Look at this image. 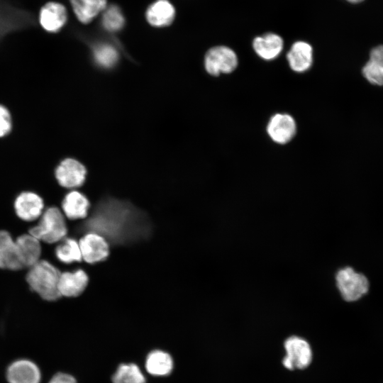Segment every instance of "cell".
<instances>
[{
	"label": "cell",
	"mask_w": 383,
	"mask_h": 383,
	"mask_svg": "<svg viewBox=\"0 0 383 383\" xmlns=\"http://www.w3.org/2000/svg\"><path fill=\"white\" fill-rule=\"evenodd\" d=\"M77 232L98 234L111 245H129L147 240L152 226L148 214L131 202L105 197L94 204Z\"/></svg>",
	"instance_id": "1"
},
{
	"label": "cell",
	"mask_w": 383,
	"mask_h": 383,
	"mask_svg": "<svg viewBox=\"0 0 383 383\" xmlns=\"http://www.w3.org/2000/svg\"><path fill=\"white\" fill-rule=\"evenodd\" d=\"M60 272L46 260H39L29 267L26 281L43 299L52 301L61 297L58 290Z\"/></svg>",
	"instance_id": "2"
},
{
	"label": "cell",
	"mask_w": 383,
	"mask_h": 383,
	"mask_svg": "<svg viewBox=\"0 0 383 383\" xmlns=\"http://www.w3.org/2000/svg\"><path fill=\"white\" fill-rule=\"evenodd\" d=\"M29 234L38 240L54 243L62 240L67 233L65 217L57 207H50L42 214L38 225L29 229Z\"/></svg>",
	"instance_id": "3"
},
{
	"label": "cell",
	"mask_w": 383,
	"mask_h": 383,
	"mask_svg": "<svg viewBox=\"0 0 383 383\" xmlns=\"http://www.w3.org/2000/svg\"><path fill=\"white\" fill-rule=\"evenodd\" d=\"M335 280L342 297L347 301L358 300L369 289L367 277L350 267L339 270L336 273Z\"/></svg>",
	"instance_id": "4"
},
{
	"label": "cell",
	"mask_w": 383,
	"mask_h": 383,
	"mask_svg": "<svg viewBox=\"0 0 383 383\" xmlns=\"http://www.w3.org/2000/svg\"><path fill=\"white\" fill-rule=\"evenodd\" d=\"M238 60L235 52L224 45L213 47L205 55L204 65L207 72L213 76L228 74L238 66Z\"/></svg>",
	"instance_id": "5"
},
{
	"label": "cell",
	"mask_w": 383,
	"mask_h": 383,
	"mask_svg": "<svg viewBox=\"0 0 383 383\" xmlns=\"http://www.w3.org/2000/svg\"><path fill=\"white\" fill-rule=\"evenodd\" d=\"M286 355L283 365L288 370H302L312 360V350L309 343L302 338L291 336L284 342Z\"/></svg>",
	"instance_id": "6"
},
{
	"label": "cell",
	"mask_w": 383,
	"mask_h": 383,
	"mask_svg": "<svg viewBox=\"0 0 383 383\" xmlns=\"http://www.w3.org/2000/svg\"><path fill=\"white\" fill-rule=\"evenodd\" d=\"M31 13L0 0V38L11 30L33 24Z\"/></svg>",
	"instance_id": "7"
},
{
	"label": "cell",
	"mask_w": 383,
	"mask_h": 383,
	"mask_svg": "<svg viewBox=\"0 0 383 383\" xmlns=\"http://www.w3.org/2000/svg\"><path fill=\"white\" fill-rule=\"evenodd\" d=\"M85 167L73 158L62 160L55 170L58 184L65 188H76L82 186L86 179Z\"/></svg>",
	"instance_id": "8"
},
{
	"label": "cell",
	"mask_w": 383,
	"mask_h": 383,
	"mask_svg": "<svg viewBox=\"0 0 383 383\" xmlns=\"http://www.w3.org/2000/svg\"><path fill=\"white\" fill-rule=\"evenodd\" d=\"M82 259L89 264L105 260L109 255L108 242L101 235L86 233L79 241Z\"/></svg>",
	"instance_id": "9"
},
{
	"label": "cell",
	"mask_w": 383,
	"mask_h": 383,
	"mask_svg": "<svg viewBox=\"0 0 383 383\" xmlns=\"http://www.w3.org/2000/svg\"><path fill=\"white\" fill-rule=\"evenodd\" d=\"M6 377L8 383H40L39 367L28 359H18L7 367Z\"/></svg>",
	"instance_id": "10"
},
{
	"label": "cell",
	"mask_w": 383,
	"mask_h": 383,
	"mask_svg": "<svg viewBox=\"0 0 383 383\" xmlns=\"http://www.w3.org/2000/svg\"><path fill=\"white\" fill-rule=\"evenodd\" d=\"M296 125L292 116L287 113H277L271 117L267 132L276 143L284 145L289 143L295 135Z\"/></svg>",
	"instance_id": "11"
},
{
	"label": "cell",
	"mask_w": 383,
	"mask_h": 383,
	"mask_svg": "<svg viewBox=\"0 0 383 383\" xmlns=\"http://www.w3.org/2000/svg\"><path fill=\"white\" fill-rule=\"evenodd\" d=\"M67 19L66 8L62 4L54 1L43 5L38 16L40 26L49 33L59 31L65 24Z\"/></svg>",
	"instance_id": "12"
},
{
	"label": "cell",
	"mask_w": 383,
	"mask_h": 383,
	"mask_svg": "<svg viewBox=\"0 0 383 383\" xmlns=\"http://www.w3.org/2000/svg\"><path fill=\"white\" fill-rule=\"evenodd\" d=\"M43 208L44 204L42 198L32 192L21 193L14 201V209L16 215L26 221H32L40 217Z\"/></svg>",
	"instance_id": "13"
},
{
	"label": "cell",
	"mask_w": 383,
	"mask_h": 383,
	"mask_svg": "<svg viewBox=\"0 0 383 383\" xmlns=\"http://www.w3.org/2000/svg\"><path fill=\"white\" fill-rule=\"evenodd\" d=\"M0 268L10 270L25 268L16 241L6 231H0Z\"/></svg>",
	"instance_id": "14"
},
{
	"label": "cell",
	"mask_w": 383,
	"mask_h": 383,
	"mask_svg": "<svg viewBox=\"0 0 383 383\" xmlns=\"http://www.w3.org/2000/svg\"><path fill=\"white\" fill-rule=\"evenodd\" d=\"M89 282L87 273L82 269L74 272L61 273L58 282V290L62 296L76 297L86 289Z\"/></svg>",
	"instance_id": "15"
},
{
	"label": "cell",
	"mask_w": 383,
	"mask_h": 383,
	"mask_svg": "<svg viewBox=\"0 0 383 383\" xmlns=\"http://www.w3.org/2000/svg\"><path fill=\"white\" fill-rule=\"evenodd\" d=\"M287 60L294 72H304L309 70L313 63L312 46L301 40L294 43L287 54Z\"/></svg>",
	"instance_id": "16"
},
{
	"label": "cell",
	"mask_w": 383,
	"mask_h": 383,
	"mask_svg": "<svg viewBox=\"0 0 383 383\" xmlns=\"http://www.w3.org/2000/svg\"><path fill=\"white\" fill-rule=\"evenodd\" d=\"M283 47V39L274 33H267L257 36L252 41L254 51L260 57L265 60L277 58L282 52Z\"/></svg>",
	"instance_id": "17"
},
{
	"label": "cell",
	"mask_w": 383,
	"mask_h": 383,
	"mask_svg": "<svg viewBox=\"0 0 383 383\" xmlns=\"http://www.w3.org/2000/svg\"><path fill=\"white\" fill-rule=\"evenodd\" d=\"M362 73L370 84L383 87V45L373 48L369 59L362 69Z\"/></svg>",
	"instance_id": "18"
},
{
	"label": "cell",
	"mask_w": 383,
	"mask_h": 383,
	"mask_svg": "<svg viewBox=\"0 0 383 383\" xmlns=\"http://www.w3.org/2000/svg\"><path fill=\"white\" fill-rule=\"evenodd\" d=\"M62 207L68 218L71 220L81 219L87 216L90 203L81 192L71 191L63 199Z\"/></svg>",
	"instance_id": "19"
},
{
	"label": "cell",
	"mask_w": 383,
	"mask_h": 383,
	"mask_svg": "<svg viewBox=\"0 0 383 383\" xmlns=\"http://www.w3.org/2000/svg\"><path fill=\"white\" fill-rule=\"evenodd\" d=\"M175 10L167 0H157L147 10L146 18L153 26L162 27L170 25L174 18Z\"/></svg>",
	"instance_id": "20"
},
{
	"label": "cell",
	"mask_w": 383,
	"mask_h": 383,
	"mask_svg": "<svg viewBox=\"0 0 383 383\" xmlns=\"http://www.w3.org/2000/svg\"><path fill=\"white\" fill-rule=\"evenodd\" d=\"M145 366L147 372L151 375L164 377L171 373L173 369V360L169 353L155 350L147 355Z\"/></svg>",
	"instance_id": "21"
},
{
	"label": "cell",
	"mask_w": 383,
	"mask_h": 383,
	"mask_svg": "<svg viewBox=\"0 0 383 383\" xmlns=\"http://www.w3.org/2000/svg\"><path fill=\"white\" fill-rule=\"evenodd\" d=\"M16 243L19 248L24 267H30L40 260L41 247L40 240L30 234L21 235Z\"/></svg>",
	"instance_id": "22"
},
{
	"label": "cell",
	"mask_w": 383,
	"mask_h": 383,
	"mask_svg": "<svg viewBox=\"0 0 383 383\" xmlns=\"http://www.w3.org/2000/svg\"><path fill=\"white\" fill-rule=\"evenodd\" d=\"M72 9L79 21L88 23L106 5V0H70Z\"/></svg>",
	"instance_id": "23"
},
{
	"label": "cell",
	"mask_w": 383,
	"mask_h": 383,
	"mask_svg": "<svg viewBox=\"0 0 383 383\" xmlns=\"http://www.w3.org/2000/svg\"><path fill=\"white\" fill-rule=\"evenodd\" d=\"M113 383H145V376L139 367L134 363H123L118 365L112 376Z\"/></svg>",
	"instance_id": "24"
},
{
	"label": "cell",
	"mask_w": 383,
	"mask_h": 383,
	"mask_svg": "<svg viewBox=\"0 0 383 383\" xmlns=\"http://www.w3.org/2000/svg\"><path fill=\"white\" fill-rule=\"evenodd\" d=\"M57 259L65 264L81 262L82 260L79 242L74 238H66L55 249Z\"/></svg>",
	"instance_id": "25"
},
{
	"label": "cell",
	"mask_w": 383,
	"mask_h": 383,
	"mask_svg": "<svg viewBox=\"0 0 383 383\" xmlns=\"http://www.w3.org/2000/svg\"><path fill=\"white\" fill-rule=\"evenodd\" d=\"M94 56L97 64L104 67L113 66L118 57L116 50L109 44L97 45L94 49Z\"/></svg>",
	"instance_id": "26"
},
{
	"label": "cell",
	"mask_w": 383,
	"mask_h": 383,
	"mask_svg": "<svg viewBox=\"0 0 383 383\" xmlns=\"http://www.w3.org/2000/svg\"><path fill=\"white\" fill-rule=\"evenodd\" d=\"M124 22V17L118 6L112 5L105 10L102 24L106 30L117 31L123 26Z\"/></svg>",
	"instance_id": "27"
},
{
	"label": "cell",
	"mask_w": 383,
	"mask_h": 383,
	"mask_svg": "<svg viewBox=\"0 0 383 383\" xmlns=\"http://www.w3.org/2000/svg\"><path fill=\"white\" fill-rule=\"evenodd\" d=\"M13 128L11 111L4 104H0V139L9 136Z\"/></svg>",
	"instance_id": "28"
},
{
	"label": "cell",
	"mask_w": 383,
	"mask_h": 383,
	"mask_svg": "<svg viewBox=\"0 0 383 383\" xmlns=\"http://www.w3.org/2000/svg\"><path fill=\"white\" fill-rule=\"evenodd\" d=\"M48 383H77V380L68 373L57 372L51 377Z\"/></svg>",
	"instance_id": "29"
},
{
	"label": "cell",
	"mask_w": 383,
	"mask_h": 383,
	"mask_svg": "<svg viewBox=\"0 0 383 383\" xmlns=\"http://www.w3.org/2000/svg\"><path fill=\"white\" fill-rule=\"evenodd\" d=\"M346 1L352 4H358L364 1L365 0H345Z\"/></svg>",
	"instance_id": "30"
}]
</instances>
